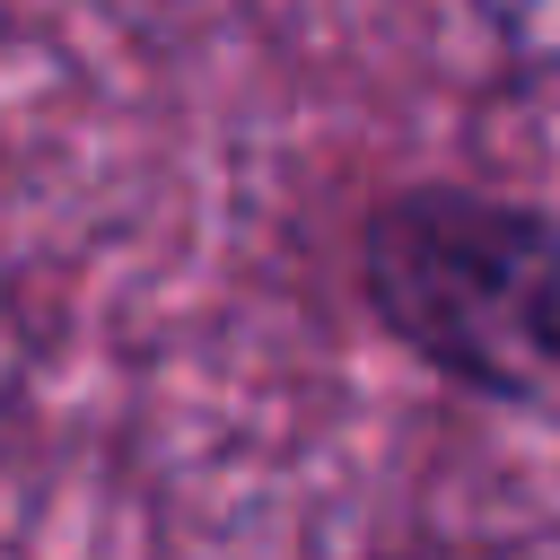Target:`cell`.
Segmentation results:
<instances>
[{
  "mask_svg": "<svg viewBox=\"0 0 560 560\" xmlns=\"http://www.w3.org/2000/svg\"><path fill=\"white\" fill-rule=\"evenodd\" d=\"M350 306L429 385L560 420V210L481 175H394L350 219Z\"/></svg>",
  "mask_w": 560,
  "mask_h": 560,
  "instance_id": "cell-1",
  "label": "cell"
},
{
  "mask_svg": "<svg viewBox=\"0 0 560 560\" xmlns=\"http://www.w3.org/2000/svg\"><path fill=\"white\" fill-rule=\"evenodd\" d=\"M359 560H560V516L542 525H411L368 542Z\"/></svg>",
  "mask_w": 560,
  "mask_h": 560,
  "instance_id": "cell-2",
  "label": "cell"
}]
</instances>
